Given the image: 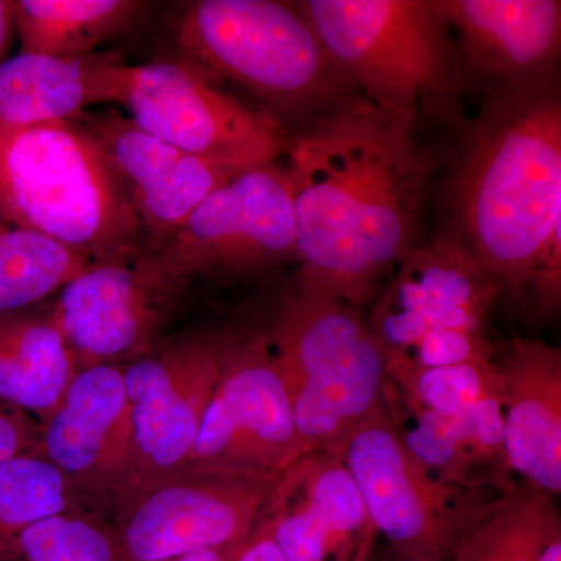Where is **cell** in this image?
I'll use <instances>...</instances> for the list:
<instances>
[{
  "mask_svg": "<svg viewBox=\"0 0 561 561\" xmlns=\"http://www.w3.org/2000/svg\"><path fill=\"white\" fill-rule=\"evenodd\" d=\"M500 287L453 236L415 245L397 265L368 328L387 357L443 330L483 331Z\"/></svg>",
  "mask_w": 561,
  "mask_h": 561,
  "instance_id": "obj_14",
  "label": "cell"
},
{
  "mask_svg": "<svg viewBox=\"0 0 561 561\" xmlns=\"http://www.w3.org/2000/svg\"><path fill=\"white\" fill-rule=\"evenodd\" d=\"M287 561H365L373 529L341 456L305 454L273 489L264 518Z\"/></svg>",
  "mask_w": 561,
  "mask_h": 561,
  "instance_id": "obj_17",
  "label": "cell"
},
{
  "mask_svg": "<svg viewBox=\"0 0 561 561\" xmlns=\"http://www.w3.org/2000/svg\"><path fill=\"white\" fill-rule=\"evenodd\" d=\"M228 343L225 335H198L144 354L125 368L135 442L130 496L190 463Z\"/></svg>",
  "mask_w": 561,
  "mask_h": 561,
  "instance_id": "obj_12",
  "label": "cell"
},
{
  "mask_svg": "<svg viewBox=\"0 0 561 561\" xmlns=\"http://www.w3.org/2000/svg\"><path fill=\"white\" fill-rule=\"evenodd\" d=\"M278 479L186 467L121 505L113 527L127 561H160L242 545L267 515Z\"/></svg>",
  "mask_w": 561,
  "mask_h": 561,
  "instance_id": "obj_9",
  "label": "cell"
},
{
  "mask_svg": "<svg viewBox=\"0 0 561 561\" xmlns=\"http://www.w3.org/2000/svg\"><path fill=\"white\" fill-rule=\"evenodd\" d=\"M459 35L465 70L501 88L553 80L561 49L559 0H434Z\"/></svg>",
  "mask_w": 561,
  "mask_h": 561,
  "instance_id": "obj_18",
  "label": "cell"
},
{
  "mask_svg": "<svg viewBox=\"0 0 561 561\" xmlns=\"http://www.w3.org/2000/svg\"><path fill=\"white\" fill-rule=\"evenodd\" d=\"M537 561H561V529L549 535Z\"/></svg>",
  "mask_w": 561,
  "mask_h": 561,
  "instance_id": "obj_33",
  "label": "cell"
},
{
  "mask_svg": "<svg viewBox=\"0 0 561 561\" xmlns=\"http://www.w3.org/2000/svg\"><path fill=\"white\" fill-rule=\"evenodd\" d=\"M138 257L94 262L61 289L49 319L80 367L144 353L165 319L169 298Z\"/></svg>",
  "mask_w": 561,
  "mask_h": 561,
  "instance_id": "obj_15",
  "label": "cell"
},
{
  "mask_svg": "<svg viewBox=\"0 0 561 561\" xmlns=\"http://www.w3.org/2000/svg\"><path fill=\"white\" fill-rule=\"evenodd\" d=\"M130 66L116 54L57 58L20 51L0 61V125L77 121L90 106L122 105Z\"/></svg>",
  "mask_w": 561,
  "mask_h": 561,
  "instance_id": "obj_20",
  "label": "cell"
},
{
  "mask_svg": "<svg viewBox=\"0 0 561 561\" xmlns=\"http://www.w3.org/2000/svg\"><path fill=\"white\" fill-rule=\"evenodd\" d=\"M238 548V546H236ZM227 549V551H206L190 553V556L176 557V559L160 560V561H230L234 549Z\"/></svg>",
  "mask_w": 561,
  "mask_h": 561,
  "instance_id": "obj_34",
  "label": "cell"
},
{
  "mask_svg": "<svg viewBox=\"0 0 561 561\" xmlns=\"http://www.w3.org/2000/svg\"><path fill=\"white\" fill-rule=\"evenodd\" d=\"M360 98L420 128L463 127V65L434 0L295 3Z\"/></svg>",
  "mask_w": 561,
  "mask_h": 561,
  "instance_id": "obj_5",
  "label": "cell"
},
{
  "mask_svg": "<svg viewBox=\"0 0 561 561\" xmlns=\"http://www.w3.org/2000/svg\"><path fill=\"white\" fill-rule=\"evenodd\" d=\"M5 561H127L113 527L79 511L33 524Z\"/></svg>",
  "mask_w": 561,
  "mask_h": 561,
  "instance_id": "obj_27",
  "label": "cell"
},
{
  "mask_svg": "<svg viewBox=\"0 0 561 561\" xmlns=\"http://www.w3.org/2000/svg\"><path fill=\"white\" fill-rule=\"evenodd\" d=\"M387 386L401 394V411L431 412L442 416L461 415L486 394L500 390L496 364L451 365L416 368L387 362Z\"/></svg>",
  "mask_w": 561,
  "mask_h": 561,
  "instance_id": "obj_26",
  "label": "cell"
},
{
  "mask_svg": "<svg viewBox=\"0 0 561 561\" xmlns=\"http://www.w3.org/2000/svg\"><path fill=\"white\" fill-rule=\"evenodd\" d=\"M561 300V231H557L542 250L531 272L524 305L540 319L556 316Z\"/></svg>",
  "mask_w": 561,
  "mask_h": 561,
  "instance_id": "obj_29",
  "label": "cell"
},
{
  "mask_svg": "<svg viewBox=\"0 0 561 561\" xmlns=\"http://www.w3.org/2000/svg\"><path fill=\"white\" fill-rule=\"evenodd\" d=\"M561 529L549 494L522 486L472 508L453 546L451 561H537L549 535Z\"/></svg>",
  "mask_w": 561,
  "mask_h": 561,
  "instance_id": "obj_22",
  "label": "cell"
},
{
  "mask_svg": "<svg viewBox=\"0 0 561 561\" xmlns=\"http://www.w3.org/2000/svg\"><path fill=\"white\" fill-rule=\"evenodd\" d=\"M140 256L162 286L176 294L195 278H232L297 261L287 168L271 162L236 173L168 241Z\"/></svg>",
  "mask_w": 561,
  "mask_h": 561,
  "instance_id": "obj_7",
  "label": "cell"
},
{
  "mask_svg": "<svg viewBox=\"0 0 561 561\" xmlns=\"http://www.w3.org/2000/svg\"><path fill=\"white\" fill-rule=\"evenodd\" d=\"M449 209L465 250L501 295L526 301L561 231V103L556 81L501 88L465 130Z\"/></svg>",
  "mask_w": 561,
  "mask_h": 561,
  "instance_id": "obj_2",
  "label": "cell"
},
{
  "mask_svg": "<svg viewBox=\"0 0 561 561\" xmlns=\"http://www.w3.org/2000/svg\"><path fill=\"white\" fill-rule=\"evenodd\" d=\"M13 2L9 0H0V61L3 60L11 31H13Z\"/></svg>",
  "mask_w": 561,
  "mask_h": 561,
  "instance_id": "obj_32",
  "label": "cell"
},
{
  "mask_svg": "<svg viewBox=\"0 0 561 561\" xmlns=\"http://www.w3.org/2000/svg\"><path fill=\"white\" fill-rule=\"evenodd\" d=\"M0 214L91 264L140 253L127 186L79 121L0 125Z\"/></svg>",
  "mask_w": 561,
  "mask_h": 561,
  "instance_id": "obj_3",
  "label": "cell"
},
{
  "mask_svg": "<svg viewBox=\"0 0 561 561\" xmlns=\"http://www.w3.org/2000/svg\"><path fill=\"white\" fill-rule=\"evenodd\" d=\"M79 368V359L50 319H0V400L46 420Z\"/></svg>",
  "mask_w": 561,
  "mask_h": 561,
  "instance_id": "obj_21",
  "label": "cell"
},
{
  "mask_svg": "<svg viewBox=\"0 0 561 561\" xmlns=\"http://www.w3.org/2000/svg\"><path fill=\"white\" fill-rule=\"evenodd\" d=\"M496 346L485 331L443 330L430 332L411 346L387 357L389 364L437 368L493 360Z\"/></svg>",
  "mask_w": 561,
  "mask_h": 561,
  "instance_id": "obj_28",
  "label": "cell"
},
{
  "mask_svg": "<svg viewBox=\"0 0 561 561\" xmlns=\"http://www.w3.org/2000/svg\"><path fill=\"white\" fill-rule=\"evenodd\" d=\"M171 31L184 61L242 88L286 128L359 95L295 3L198 0L175 14Z\"/></svg>",
  "mask_w": 561,
  "mask_h": 561,
  "instance_id": "obj_4",
  "label": "cell"
},
{
  "mask_svg": "<svg viewBox=\"0 0 561 561\" xmlns=\"http://www.w3.org/2000/svg\"><path fill=\"white\" fill-rule=\"evenodd\" d=\"M122 106L150 135L231 168L271 164L289 150L283 124L228 94L183 58L130 66Z\"/></svg>",
  "mask_w": 561,
  "mask_h": 561,
  "instance_id": "obj_8",
  "label": "cell"
},
{
  "mask_svg": "<svg viewBox=\"0 0 561 561\" xmlns=\"http://www.w3.org/2000/svg\"><path fill=\"white\" fill-rule=\"evenodd\" d=\"M0 561H5V560H0Z\"/></svg>",
  "mask_w": 561,
  "mask_h": 561,
  "instance_id": "obj_35",
  "label": "cell"
},
{
  "mask_svg": "<svg viewBox=\"0 0 561 561\" xmlns=\"http://www.w3.org/2000/svg\"><path fill=\"white\" fill-rule=\"evenodd\" d=\"M339 456L359 490L373 529L404 561H451L478 501L442 481L405 446L383 409L356 427Z\"/></svg>",
  "mask_w": 561,
  "mask_h": 561,
  "instance_id": "obj_10",
  "label": "cell"
},
{
  "mask_svg": "<svg viewBox=\"0 0 561 561\" xmlns=\"http://www.w3.org/2000/svg\"><path fill=\"white\" fill-rule=\"evenodd\" d=\"M36 437L31 424L16 415L0 408V463L35 451Z\"/></svg>",
  "mask_w": 561,
  "mask_h": 561,
  "instance_id": "obj_30",
  "label": "cell"
},
{
  "mask_svg": "<svg viewBox=\"0 0 561 561\" xmlns=\"http://www.w3.org/2000/svg\"><path fill=\"white\" fill-rule=\"evenodd\" d=\"M230 561H287L264 522L232 552Z\"/></svg>",
  "mask_w": 561,
  "mask_h": 561,
  "instance_id": "obj_31",
  "label": "cell"
},
{
  "mask_svg": "<svg viewBox=\"0 0 561 561\" xmlns=\"http://www.w3.org/2000/svg\"><path fill=\"white\" fill-rule=\"evenodd\" d=\"M91 262L0 214V313L27 308L61 290Z\"/></svg>",
  "mask_w": 561,
  "mask_h": 561,
  "instance_id": "obj_24",
  "label": "cell"
},
{
  "mask_svg": "<svg viewBox=\"0 0 561 561\" xmlns=\"http://www.w3.org/2000/svg\"><path fill=\"white\" fill-rule=\"evenodd\" d=\"M38 453L77 494L127 501L135 479V442L124 370L80 367L41 432Z\"/></svg>",
  "mask_w": 561,
  "mask_h": 561,
  "instance_id": "obj_13",
  "label": "cell"
},
{
  "mask_svg": "<svg viewBox=\"0 0 561 561\" xmlns=\"http://www.w3.org/2000/svg\"><path fill=\"white\" fill-rule=\"evenodd\" d=\"M504 467L527 489L561 491V353L538 339L513 335L496 346Z\"/></svg>",
  "mask_w": 561,
  "mask_h": 561,
  "instance_id": "obj_19",
  "label": "cell"
},
{
  "mask_svg": "<svg viewBox=\"0 0 561 561\" xmlns=\"http://www.w3.org/2000/svg\"><path fill=\"white\" fill-rule=\"evenodd\" d=\"M72 485L39 453L22 454L0 463V560L33 524L76 511Z\"/></svg>",
  "mask_w": 561,
  "mask_h": 561,
  "instance_id": "obj_25",
  "label": "cell"
},
{
  "mask_svg": "<svg viewBox=\"0 0 561 561\" xmlns=\"http://www.w3.org/2000/svg\"><path fill=\"white\" fill-rule=\"evenodd\" d=\"M142 7L135 0H18L13 24L21 51L81 58L130 27Z\"/></svg>",
  "mask_w": 561,
  "mask_h": 561,
  "instance_id": "obj_23",
  "label": "cell"
},
{
  "mask_svg": "<svg viewBox=\"0 0 561 561\" xmlns=\"http://www.w3.org/2000/svg\"><path fill=\"white\" fill-rule=\"evenodd\" d=\"M265 335L306 454H339L387 409L386 354L354 306L297 279Z\"/></svg>",
  "mask_w": 561,
  "mask_h": 561,
  "instance_id": "obj_6",
  "label": "cell"
},
{
  "mask_svg": "<svg viewBox=\"0 0 561 561\" xmlns=\"http://www.w3.org/2000/svg\"><path fill=\"white\" fill-rule=\"evenodd\" d=\"M305 454L267 335L230 337L187 467L279 479Z\"/></svg>",
  "mask_w": 561,
  "mask_h": 561,
  "instance_id": "obj_11",
  "label": "cell"
},
{
  "mask_svg": "<svg viewBox=\"0 0 561 561\" xmlns=\"http://www.w3.org/2000/svg\"><path fill=\"white\" fill-rule=\"evenodd\" d=\"M287 157L298 279L357 308L416 245L434 157L360 95L290 136Z\"/></svg>",
  "mask_w": 561,
  "mask_h": 561,
  "instance_id": "obj_1",
  "label": "cell"
},
{
  "mask_svg": "<svg viewBox=\"0 0 561 561\" xmlns=\"http://www.w3.org/2000/svg\"><path fill=\"white\" fill-rule=\"evenodd\" d=\"M77 121L99 140L124 180L149 251L168 241L210 192L243 171L186 153L117 110L87 111Z\"/></svg>",
  "mask_w": 561,
  "mask_h": 561,
  "instance_id": "obj_16",
  "label": "cell"
}]
</instances>
